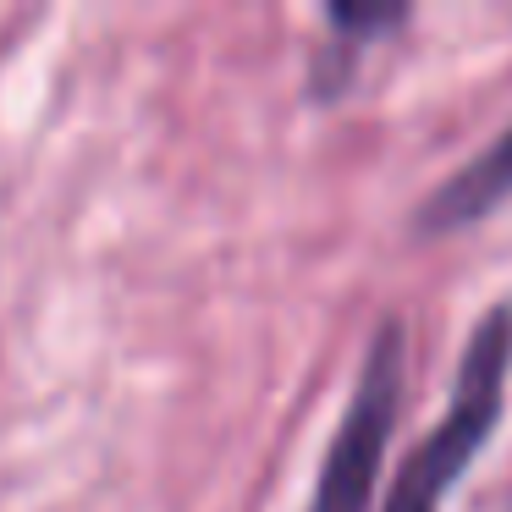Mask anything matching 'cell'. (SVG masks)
Here are the masks:
<instances>
[{
	"label": "cell",
	"instance_id": "obj_1",
	"mask_svg": "<svg viewBox=\"0 0 512 512\" xmlns=\"http://www.w3.org/2000/svg\"><path fill=\"white\" fill-rule=\"evenodd\" d=\"M507 369H512V303H490L485 320L468 336L463 358H457V380L441 424L402 457L397 479H391L386 512H441L452 485L496 435L501 408H507Z\"/></svg>",
	"mask_w": 512,
	"mask_h": 512
},
{
	"label": "cell",
	"instance_id": "obj_2",
	"mask_svg": "<svg viewBox=\"0 0 512 512\" xmlns=\"http://www.w3.org/2000/svg\"><path fill=\"white\" fill-rule=\"evenodd\" d=\"M397 402H402V320H380L364 347V369H358V386L347 397V413L336 424L331 446H325L309 512H369L380 457H386L391 424H397Z\"/></svg>",
	"mask_w": 512,
	"mask_h": 512
},
{
	"label": "cell",
	"instance_id": "obj_3",
	"mask_svg": "<svg viewBox=\"0 0 512 512\" xmlns=\"http://www.w3.org/2000/svg\"><path fill=\"white\" fill-rule=\"evenodd\" d=\"M512 199V127L485 149L474 155L468 166H457L430 199L419 204V232L441 237V232H463V226L485 221L496 204Z\"/></svg>",
	"mask_w": 512,
	"mask_h": 512
}]
</instances>
